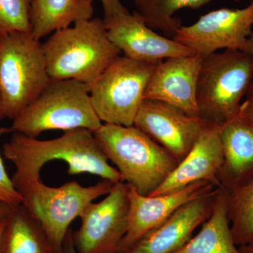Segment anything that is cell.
Masks as SVG:
<instances>
[{
    "instance_id": "1",
    "label": "cell",
    "mask_w": 253,
    "mask_h": 253,
    "mask_svg": "<svg viewBox=\"0 0 253 253\" xmlns=\"http://www.w3.org/2000/svg\"><path fill=\"white\" fill-rule=\"evenodd\" d=\"M2 154L16 168L11 178L16 189L41 179L42 168L54 160L68 163L69 175L89 173L113 184L123 181L118 169L109 164L94 132L84 128L64 131L62 136L49 140L12 133L3 146Z\"/></svg>"
},
{
    "instance_id": "2",
    "label": "cell",
    "mask_w": 253,
    "mask_h": 253,
    "mask_svg": "<svg viewBox=\"0 0 253 253\" xmlns=\"http://www.w3.org/2000/svg\"><path fill=\"white\" fill-rule=\"evenodd\" d=\"M42 49L51 80L91 84L121 54L110 41L104 19L83 20L50 35Z\"/></svg>"
},
{
    "instance_id": "3",
    "label": "cell",
    "mask_w": 253,
    "mask_h": 253,
    "mask_svg": "<svg viewBox=\"0 0 253 253\" xmlns=\"http://www.w3.org/2000/svg\"><path fill=\"white\" fill-rule=\"evenodd\" d=\"M94 134L123 181L142 196H151L179 164L169 151L135 126L103 124Z\"/></svg>"
},
{
    "instance_id": "4",
    "label": "cell",
    "mask_w": 253,
    "mask_h": 253,
    "mask_svg": "<svg viewBox=\"0 0 253 253\" xmlns=\"http://www.w3.org/2000/svg\"><path fill=\"white\" fill-rule=\"evenodd\" d=\"M10 133L37 138L48 130L84 128L93 132L102 126L89 95V84L75 80H51L45 89L13 120Z\"/></svg>"
},
{
    "instance_id": "5",
    "label": "cell",
    "mask_w": 253,
    "mask_h": 253,
    "mask_svg": "<svg viewBox=\"0 0 253 253\" xmlns=\"http://www.w3.org/2000/svg\"><path fill=\"white\" fill-rule=\"evenodd\" d=\"M253 81V60L249 52L225 50L203 59L196 99L200 118L221 126L239 112Z\"/></svg>"
},
{
    "instance_id": "6",
    "label": "cell",
    "mask_w": 253,
    "mask_h": 253,
    "mask_svg": "<svg viewBox=\"0 0 253 253\" xmlns=\"http://www.w3.org/2000/svg\"><path fill=\"white\" fill-rule=\"evenodd\" d=\"M51 81L42 43L31 33L0 36V95L4 118L14 120Z\"/></svg>"
},
{
    "instance_id": "7",
    "label": "cell",
    "mask_w": 253,
    "mask_h": 253,
    "mask_svg": "<svg viewBox=\"0 0 253 253\" xmlns=\"http://www.w3.org/2000/svg\"><path fill=\"white\" fill-rule=\"evenodd\" d=\"M113 184L102 179L89 186L71 181L59 187H51L41 179L16 189L22 196L23 204L41 223L55 251L59 253L72 221L81 217L88 205L109 194Z\"/></svg>"
},
{
    "instance_id": "8",
    "label": "cell",
    "mask_w": 253,
    "mask_h": 253,
    "mask_svg": "<svg viewBox=\"0 0 253 253\" xmlns=\"http://www.w3.org/2000/svg\"><path fill=\"white\" fill-rule=\"evenodd\" d=\"M158 63L120 56L89 84L91 104L101 122L134 126L146 86Z\"/></svg>"
},
{
    "instance_id": "9",
    "label": "cell",
    "mask_w": 253,
    "mask_h": 253,
    "mask_svg": "<svg viewBox=\"0 0 253 253\" xmlns=\"http://www.w3.org/2000/svg\"><path fill=\"white\" fill-rule=\"evenodd\" d=\"M129 186L113 184L99 203L88 205L81 215V226L73 233L78 253H119L129 224Z\"/></svg>"
},
{
    "instance_id": "10",
    "label": "cell",
    "mask_w": 253,
    "mask_h": 253,
    "mask_svg": "<svg viewBox=\"0 0 253 253\" xmlns=\"http://www.w3.org/2000/svg\"><path fill=\"white\" fill-rule=\"evenodd\" d=\"M253 28V0L243 9L222 8L203 15L194 24L178 28L172 39L204 59L219 49L247 51Z\"/></svg>"
},
{
    "instance_id": "11",
    "label": "cell",
    "mask_w": 253,
    "mask_h": 253,
    "mask_svg": "<svg viewBox=\"0 0 253 253\" xmlns=\"http://www.w3.org/2000/svg\"><path fill=\"white\" fill-rule=\"evenodd\" d=\"M207 123L172 105L144 99L134 126L166 148L179 163L189 152Z\"/></svg>"
},
{
    "instance_id": "12",
    "label": "cell",
    "mask_w": 253,
    "mask_h": 253,
    "mask_svg": "<svg viewBox=\"0 0 253 253\" xmlns=\"http://www.w3.org/2000/svg\"><path fill=\"white\" fill-rule=\"evenodd\" d=\"M128 186L129 224L119 253L126 252L141 236L161 224L184 204L217 188L208 181H196L167 194L146 196L139 194L133 186Z\"/></svg>"
},
{
    "instance_id": "13",
    "label": "cell",
    "mask_w": 253,
    "mask_h": 253,
    "mask_svg": "<svg viewBox=\"0 0 253 253\" xmlns=\"http://www.w3.org/2000/svg\"><path fill=\"white\" fill-rule=\"evenodd\" d=\"M104 21L110 41L129 59L158 63L169 58L195 55L174 40L153 31L136 11Z\"/></svg>"
},
{
    "instance_id": "14",
    "label": "cell",
    "mask_w": 253,
    "mask_h": 253,
    "mask_svg": "<svg viewBox=\"0 0 253 253\" xmlns=\"http://www.w3.org/2000/svg\"><path fill=\"white\" fill-rule=\"evenodd\" d=\"M202 61L201 56L195 54L161 61L150 78L144 99L163 101L200 118L196 90Z\"/></svg>"
},
{
    "instance_id": "15",
    "label": "cell",
    "mask_w": 253,
    "mask_h": 253,
    "mask_svg": "<svg viewBox=\"0 0 253 253\" xmlns=\"http://www.w3.org/2000/svg\"><path fill=\"white\" fill-rule=\"evenodd\" d=\"M217 189L181 206L161 224L141 236L124 253L175 252L211 216Z\"/></svg>"
},
{
    "instance_id": "16",
    "label": "cell",
    "mask_w": 253,
    "mask_h": 253,
    "mask_svg": "<svg viewBox=\"0 0 253 253\" xmlns=\"http://www.w3.org/2000/svg\"><path fill=\"white\" fill-rule=\"evenodd\" d=\"M223 158L220 126L207 123L189 152L151 196L172 192L196 181H208L219 187L218 174Z\"/></svg>"
},
{
    "instance_id": "17",
    "label": "cell",
    "mask_w": 253,
    "mask_h": 253,
    "mask_svg": "<svg viewBox=\"0 0 253 253\" xmlns=\"http://www.w3.org/2000/svg\"><path fill=\"white\" fill-rule=\"evenodd\" d=\"M220 137L224 158L218 180L229 191L253 176V122L238 113L221 125Z\"/></svg>"
},
{
    "instance_id": "18",
    "label": "cell",
    "mask_w": 253,
    "mask_h": 253,
    "mask_svg": "<svg viewBox=\"0 0 253 253\" xmlns=\"http://www.w3.org/2000/svg\"><path fill=\"white\" fill-rule=\"evenodd\" d=\"M0 253H56L41 223L23 204L11 206L0 239Z\"/></svg>"
},
{
    "instance_id": "19",
    "label": "cell",
    "mask_w": 253,
    "mask_h": 253,
    "mask_svg": "<svg viewBox=\"0 0 253 253\" xmlns=\"http://www.w3.org/2000/svg\"><path fill=\"white\" fill-rule=\"evenodd\" d=\"M227 191L218 187L214 208L201 230L173 253H241L231 234Z\"/></svg>"
},
{
    "instance_id": "20",
    "label": "cell",
    "mask_w": 253,
    "mask_h": 253,
    "mask_svg": "<svg viewBox=\"0 0 253 253\" xmlns=\"http://www.w3.org/2000/svg\"><path fill=\"white\" fill-rule=\"evenodd\" d=\"M93 14V2L89 0H33L31 33L40 41L78 21L91 19Z\"/></svg>"
},
{
    "instance_id": "21",
    "label": "cell",
    "mask_w": 253,
    "mask_h": 253,
    "mask_svg": "<svg viewBox=\"0 0 253 253\" xmlns=\"http://www.w3.org/2000/svg\"><path fill=\"white\" fill-rule=\"evenodd\" d=\"M211 1L213 0H134V5L136 12L149 27L172 37L181 26L180 20L172 17L176 11L186 7L196 9Z\"/></svg>"
},
{
    "instance_id": "22",
    "label": "cell",
    "mask_w": 253,
    "mask_h": 253,
    "mask_svg": "<svg viewBox=\"0 0 253 253\" xmlns=\"http://www.w3.org/2000/svg\"><path fill=\"white\" fill-rule=\"evenodd\" d=\"M227 214L236 246L253 239V176L235 189L227 191Z\"/></svg>"
},
{
    "instance_id": "23",
    "label": "cell",
    "mask_w": 253,
    "mask_h": 253,
    "mask_svg": "<svg viewBox=\"0 0 253 253\" xmlns=\"http://www.w3.org/2000/svg\"><path fill=\"white\" fill-rule=\"evenodd\" d=\"M33 0H0V36L11 33H31Z\"/></svg>"
},
{
    "instance_id": "24",
    "label": "cell",
    "mask_w": 253,
    "mask_h": 253,
    "mask_svg": "<svg viewBox=\"0 0 253 253\" xmlns=\"http://www.w3.org/2000/svg\"><path fill=\"white\" fill-rule=\"evenodd\" d=\"M10 133L9 128L0 127V139L4 134ZM0 202L10 206L23 204V198L10 179L0 154Z\"/></svg>"
},
{
    "instance_id": "25",
    "label": "cell",
    "mask_w": 253,
    "mask_h": 253,
    "mask_svg": "<svg viewBox=\"0 0 253 253\" xmlns=\"http://www.w3.org/2000/svg\"><path fill=\"white\" fill-rule=\"evenodd\" d=\"M91 2L94 0H89ZM104 10V20L110 19L129 12L120 0H99Z\"/></svg>"
},
{
    "instance_id": "26",
    "label": "cell",
    "mask_w": 253,
    "mask_h": 253,
    "mask_svg": "<svg viewBox=\"0 0 253 253\" xmlns=\"http://www.w3.org/2000/svg\"><path fill=\"white\" fill-rule=\"evenodd\" d=\"M239 114L253 122V81L241 105Z\"/></svg>"
},
{
    "instance_id": "27",
    "label": "cell",
    "mask_w": 253,
    "mask_h": 253,
    "mask_svg": "<svg viewBox=\"0 0 253 253\" xmlns=\"http://www.w3.org/2000/svg\"><path fill=\"white\" fill-rule=\"evenodd\" d=\"M59 253H78L73 242V231L71 229H68L67 234L63 241L62 249Z\"/></svg>"
},
{
    "instance_id": "28",
    "label": "cell",
    "mask_w": 253,
    "mask_h": 253,
    "mask_svg": "<svg viewBox=\"0 0 253 253\" xmlns=\"http://www.w3.org/2000/svg\"><path fill=\"white\" fill-rule=\"evenodd\" d=\"M11 207V206H10L9 205L0 202V221L6 218L7 214H9Z\"/></svg>"
},
{
    "instance_id": "29",
    "label": "cell",
    "mask_w": 253,
    "mask_h": 253,
    "mask_svg": "<svg viewBox=\"0 0 253 253\" xmlns=\"http://www.w3.org/2000/svg\"><path fill=\"white\" fill-rule=\"evenodd\" d=\"M239 248L241 253H253V239L249 244L239 246Z\"/></svg>"
},
{
    "instance_id": "30",
    "label": "cell",
    "mask_w": 253,
    "mask_h": 253,
    "mask_svg": "<svg viewBox=\"0 0 253 253\" xmlns=\"http://www.w3.org/2000/svg\"><path fill=\"white\" fill-rule=\"evenodd\" d=\"M247 52L249 53L253 60V31L252 35H251V37L249 38V46H248Z\"/></svg>"
},
{
    "instance_id": "31",
    "label": "cell",
    "mask_w": 253,
    "mask_h": 253,
    "mask_svg": "<svg viewBox=\"0 0 253 253\" xmlns=\"http://www.w3.org/2000/svg\"><path fill=\"white\" fill-rule=\"evenodd\" d=\"M5 219H6V218H4V219H2V220L0 221V239H1V234H2V231L3 230H4L5 225Z\"/></svg>"
},
{
    "instance_id": "32",
    "label": "cell",
    "mask_w": 253,
    "mask_h": 253,
    "mask_svg": "<svg viewBox=\"0 0 253 253\" xmlns=\"http://www.w3.org/2000/svg\"><path fill=\"white\" fill-rule=\"evenodd\" d=\"M2 119H4V116H3L2 105H1V95H0V121Z\"/></svg>"
}]
</instances>
